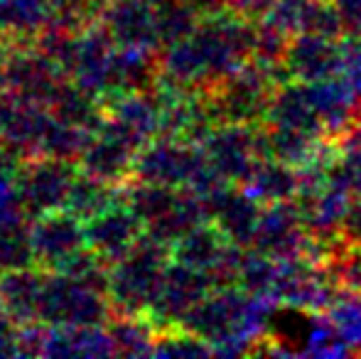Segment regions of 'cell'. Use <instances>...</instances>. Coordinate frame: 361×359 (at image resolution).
Instances as JSON below:
<instances>
[{"mask_svg": "<svg viewBox=\"0 0 361 359\" xmlns=\"http://www.w3.org/2000/svg\"><path fill=\"white\" fill-rule=\"evenodd\" d=\"M91 138H94L91 130L81 128V126L64 123L59 118H52V123H49L42 140V155H52V158H64L79 163V158L84 155Z\"/></svg>", "mask_w": 361, "mask_h": 359, "instance_id": "21", "label": "cell"}, {"mask_svg": "<svg viewBox=\"0 0 361 359\" xmlns=\"http://www.w3.org/2000/svg\"><path fill=\"white\" fill-rule=\"evenodd\" d=\"M332 3L342 18L347 35L361 37V0H332Z\"/></svg>", "mask_w": 361, "mask_h": 359, "instance_id": "29", "label": "cell"}, {"mask_svg": "<svg viewBox=\"0 0 361 359\" xmlns=\"http://www.w3.org/2000/svg\"><path fill=\"white\" fill-rule=\"evenodd\" d=\"M79 173V163L52 158V155L23 160L18 180H15V195L30 219L54 209H64L69 190Z\"/></svg>", "mask_w": 361, "mask_h": 359, "instance_id": "4", "label": "cell"}, {"mask_svg": "<svg viewBox=\"0 0 361 359\" xmlns=\"http://www.w3.org/2000/svg\"><path fill=\"white\" fill-rule=\"evenodd\" d=\"M214 288L216 286L212 281V276L190 269V266H182L172 259L170 266L162 273L160 288H157L150 308L145 310V317L152 322V327L157 332L180 327L187 312L197 303L204 300Z\"/></svg>", "mask_w": 361, "mask_h": 359, "instance_id": "6", "label": "cell"}, {"mask_svg": "<svg viewBox=\"0 0 361 359\" xmlns=\"http://www.w3.org/2000/svg\"><path fill=\"white\" fill-rule=\"evenodd\" d=\"M266 123L281 126V128L305 130L310 135L324 138V126L317 114V106L312 101L310 84L298 82V79H290V82H283L276 87L271 106H268Z\"/></svg>", "mask_w": 361, "mask_h": 359, "instance_id": "13", "label": "cell"}, {"mask_svg": "<svg viewBox=\"0 0 361 359\" xmlns=\"http://www.w3.org/2000/svg\"><path fill=\"white\" fill-rule=\"evenodd\" d=\"M30 241L37 266L54 271L69 254L86 246V224L69 209H54L30 219Z\"/></svg>", "mask_w": 361, "mask_h": 359, "instance_id": "10", "label": "cell"}, {"mask_svg": "<svg viewBox=\"0 0 361 359\" xmlns=\"http://www.w3.org/2000/svg\"><path fill=\"white\" fill-rule=\"evenodd\" d=\"M273 0H231V10L246 20H261L271 10Z\"/></svg>", "mask_w": 361, "mask_h": 359, "instance_id": "30", "label": "cell"}, {"mask_svg": "<svg viewBox=\"0 0 361 359\" xmlns=\"http://www.w3.org/2000/svg\"><path fill=\"white\" fill-rule=\"evenodd\" d=\"M187 5H190L200 18H212V15L231 10V0H187Z\"/></svg>", "mask_w": 361, "mask_h": 359, "instance_id": "31", "label": "cell"}, {"mask_svg": "<svg viewBox=\"0 0 361 359\" xmlns=\"http://www.w3.org/2000/svg\"><path fill=\"white\" fill-rule=\"evenodd\" d=\"M241 190L261 205L293 202L300 197V173L278 160H261L241 182Z\"/></svg>", "mask_w": 361, "mask_h": 359, "instance_id": "15", "label": "cell"}, {"mask_svg": "<svg viewBox=\"0 0 361 359\" xmlns=\"http://www.w3.org/2000/svg\"><path fill=\"white\" fill-rule=\"evenodd\" d=\"M339 239L344 244L352 246H361V200L359 197H352L347 207V214L342 219V226H339Z\"/></svg>", "mask_w": 361, "mask_h": 359, "instance_id": "27", "label": "cell"}, {"mask_svg": "<svg viewBox=\"0 0 361 359\" xmlns=\"http://www.w3.org/2000/svg\"><path fill=\"white\" fill-rule=\"evenodd\" d=\"M202 150L207 163L226 182L238 185L251 175L261 160H266V133L263 123H219L204 138Z\"/></svg>", "mask_w": 361, "mask_h": 359, "instance_id": "5", "label": "cell"}, {"mask_svg": "<svg viewBox=\"0 0 361 359\" xmlns=\"http://www.w3.org/2000/svg\"><path fill=\"white\" fill-rule=\"evenodd\" d=\"M114 317L109 296L62 273L49 271L37 322L47 327H106Z\"/></svg>", "mask_w": 361, "mask_h": 359, "instance_id": "3", "label": "cell"}, {"mask_svg": "<svg viewBox=\"0 0 361 359\" xmlns=\"http://www.w3.org/2000/svg\"><path fill=\"white\" fill-rule=\"evenodd\" d=\"M286 72L298 82H322L329 77H339L347 67V47L344 37L327 35H295L290 37L286 52Z\"/></svg>", "mask_w": 361, "mask_h": 359, "instance_id": "9", "label": "cell"}, {"mask_svg": "<svg viewBox=\"0 0 361 359\" xmlns=\"http://www.w3.org/2000/svg\"><path fill=\"white\" fill-rule=\"evenodd\" d=\"M123 200V187L121 185H111L106 180H99L94 175L79 173L69 190L67 205L64 209H69L74 217H79L81 221H89L94 217H99L101 212H106L109 207L118 205Z\"/></svg>", "mask_w": 361, "mask_h": 359, "instance_id": "16", "label": "cell"}, {"mask_svg": "<svg viewBox=\"0 0 361 359\" xmlns=\"http://www.w3.org/2000/svg\"><path fill=\"white\" fill-rule=\"evenodd\" d=\"M145 234V221L126 202L109 207L99 217L86 221V246L111 266L123 259Z\"/></svg>", "mask_w": 361, "mask_h": 359, "instance_id": "11", "label": "cell"}, {"mask_svg": "<svg viewBox=\"0 0 361 359\" xmlns=\"http://www.w3.org/2000/svg\"><path fill=\"white\" fill-rule=\"evenodd\" d=\"M172 261V246L143 234V239L111 266L109 300L114 315H145Z\"/></svg>", "mask_w": 361, "mask_h": 359, "instance_id": "1", "label": "cell"}, {"mask_svg": "<svg viewBox=\"0 0 361 359\" xmlns=\"http://www.w3.org/2000/svg\"><path fill=\"white\" fill-rule=\"evenodd\" d=\"M0 276H3V271H0Z\"/></svg>", "mask_w": 361, "mask_h": 359, "instance_id": "33", "label": "cell"}, {"mask_svg": "<svg viewBox=\"0 0 361 359\" xmlns=\"http://www.w3.org/2000/svg\"><path fill=\"white\" fill-rule=\"evenodd\" d=\"M278 84H281V79L271 67L251 59V62L243 64L233 74H228L226 79H221L212 89H207L216 126L266 123L268 106H271L273 91H276Z\"/></svg>", "mask_w": 361, "mask_h": 359, "instance_id": "2", "label": "cell"}, {"mask_svg": "<svg viewBox=\"0 0 361 359\" xmlns=\"http://www.w3.org/2000/svg\"><path fill=\"white\" fill-rule=\"evenodd\" d=\"M207 165L209 163H207L202 145L172 138H155L138 153L135 180L187 190Z\"/></svg>", "mask_w": 361, "mask_h": 359, "instance_id": "7", "label": "cell"}, {"mask_svg": "<svg viewBox=\"0 0 361 359\" xmlns=\"http://www.w3.org/2000/svg\"><path fill=\"white\" fill-rule=\"evenodd\" d=\"M182 190L167 185H155V182L145 180H130L128 185H123V200L140 219L145 221V226L150 221L160 219L162 214L172 209L180 200Z\"/></svg>", "mask_w": 361, "mask_h": 359, "instance_id": "19", "label": "cell"}, {"mask_svg": "<svg viewBox=\"0 0 361 359\" xmlns=\"http://www.w3.org/2000/svg\"><path fill=\"white\" fill-rule=\"evenodd\" d=\"M263 133H266V160H278L295 170L305 168L319 153V145L324 140L319 135L305 133V130L268 123H263Z\"/></svg>", "mask_w": 361, "mask_h": 359, "instance_id": "17", "label": "cell"}, {"mask_svg": "<svg viewBox=\"0 0 361 359\" xmlns=\"http://www.w3.org/2000/svg\"><path fill=\"white\" fill-rule=\"evenodd\" d=\"M302 355L334 359L352 355V347L344 340L339 327L329 320V315H310V325L302 340Z\"/></svg>", "mask_w": 361, "mask_h": 359, "instance_id": "20", "label": "cell"}, {"mask_svg": "<svg viewBox=\"0 0 361 359\" xmlns=\"http://www.w3.org/2000/svg\"><path fill=\"white\" fill-rule=\"evenodd\" d=\"M20 165H23V160L13 150L0 145V202L15 195V180H18Z\"/></svg>", "mask_w": 361, "mask_h": 359, "instance_id": "26", "label": "cell"}, {"mask_svg": "<svg viewBox=\"0 0 361 359\" xmlns=\"http://www.w3.org/2000/svg\"><path fill=\"white\" fill-rule=\"evenodd\" d=\"M214 355L209 342L197 337L195 332L185 327H172V330L157 332L152 357H209Z\"/></svg>", "mask_w": 361, "mask_h": 359, "instance_id": "23", "label": "cell"}, {"mask_svg": "<svg viewBox=\"0 0 361 359\" xmlns=\"http://www.w3.org/2000/svg\"><path fill=\"white\" fill-rule=\"evenodd\" d=\"M5 91L23 104L47 106L52 94L64 82V74L47 54L37 47H10L5 49Z\"/></svg>", "mask_w": 361, "mask_h": 359, "instance_id": "8", "label": "cell"}, {"mask_svg": "<svg viewBox=\"0 0 361 359\" xmlns=\"http://www.w3.org/2000/svg\"><path fill=\"white\" fill-rule=\"evenodd\" d=\"M114 352L123 357H152L157 330L145 315H114L106 325Z\"/></svg>", "mask_w": 361, "mask_h": 359, "instance_id": "18", "label": "cell"}, {"mask_svg": "<svg viewBox=\"0 0 361 359\" xmlns=\"http://www.w3.org/2000/svg\"><path fill=\"white\" fill-rule=\"evenodd\" d=\"M37 266L32 241H30V224L18 229L0 231V271H15Z\"/></svg>", "mask_w": 361, "mask_h": 359, "instance_id": "24", "label": "cell"}, {"mask_svg": "<svg viewBox=\"0 0 361 359\" xmlns=\"http://www.w3.org/2000/svg\"><path fill=\"white\" fill-rule=\"evenodd\" d=\"M329 182L342 185L361 200V150H344L329 173Z\"/></svg>", "mask_w": 361, "mask_h": 359, "instance_id": "25", "label": "cell"}, {"mask_svg": "<svg viewBox=\"0 0 361 359\" xmlns=\"http://www.w3.org/2000/svg\"><path fill=\"white\" fill-rule=\"evenodd\" d=\"M18 330H20V325L13 320V315L5 310L3 303H0V357H20Z\"/></svg>", "mask_w": 361, "mask_h": 359, "instance_id": "28", "label": "cell"}, {"mask_svg": "<svg viewBox=\"0 0 361 359\" xmlns=\"http://www.w3.org/2000/svg\"><path fill=\"white\" fill-rule=\"evenodd\" d=\"M324 269L332 281L344 293H359L361 296V246L344 244L342 239L332 244L324 261Z\"/></svg>", "mask_w": 361, "mask_h": 359, "instance_id": "22", "label": "cell"}, {"mask_svg": "<svg viewBox=\"0 0 361 359\" xmlns=\"http://www.w3.org/2000/svg\"><path fill=\"white\" fill-rule=\"evenodd\" d=\"M47 276L49 271L42 266L5 271L0 276V303L18 325L37 322L39 298H42Z\"/></svg>", "mask_w": 361, "mask_h": 359, "instance_id": "14", "label": "cell"}, {"mask_svg": "<svg viewBox=\"0 0 361 359\" xmlns=\"http://www.w3.org/2000/svg\"><path fill=\"white\" fill-rule=\"evenodd\" d=\"M3 64H5V47L0 44V91H5V74H3Z\"/></svg>", "mask_w": 361, "mask_h": 359, "instance_id": "32", "label": "cell"}, {"mask_svg": "<svg viewBox=\"0 0 361 359\" xmlns=\"http://www.w3.org/2000/svg\"><path fill=\"white\" fill-rule=\"evenodd\" d=\"M54 23V0H0V44L35 47L37 37Z\"/></svg>", "mask_w": 361, "mask_h": 359, "instance_id": "12", "label": "cell"}]
</instances>
